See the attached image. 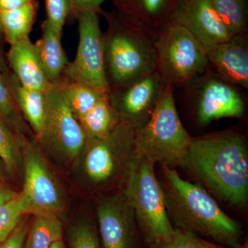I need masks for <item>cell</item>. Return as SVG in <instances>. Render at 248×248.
I'll return each instance as SVG.
<instances>
[{"mask_svg":"<svg viewBox=\"0 0 248 248\" xmlns=\"http://www.w3.org/2000/svg\"><path fill=\"white\" fill-rule=\"evenodd\" d=\"M135 134L133 127L121 122L105 138L86 140L78 159L83 177L91 187L104 190L118 185L122 190L135 157Z\"/></svg>","mask_w":248,"mask_h":248,"instance_id":"6","label":"cell"},{"mask_svg":"<svg viewBox=\"0 0 248 248\" xmlns=\"http://www.w3.org/2000/svg\"><path fill=\"white\" fill-rule=\"evenodd\" d=\"M0 118L2 119L18 136L32 140L31 136L33 133L23 118L16 102L14 77L11 72L8 74L0 73Z\"/></svg>","mask_w":248,"mask_h":248,"instance_id":"23","label":"cell"},{"mask_svg":"<svg viewBox=\"0 0 248 248\" xmlns=\"http://www.w3.org/2000/svg\"><path fill=\"white\" fill-rule=\"evenodd\" d=\"M99 15H102L107 23L103 41L110 91L154 72L156 35L117 9H102Z\"/></svg>","mask_w":248,"mask_h":248,"instance_id":"3","label":"cell"},{"mask_svg":"<svg viewBox=\"0 0 248 248\" xmlns=\"http://www.w3.org/2000/svg\"><path fill=\"white\" fill-rule=\"evenodd\" d=\"M42 37L35 45L46 76L51 84L63 76L68 59L62 45V35L52 29L46 20L42 23Z\"/></svg>","mask_w":248,"mask_h":248,"instance_id":"18","label":"cell"},{"mask_svg":"<svg viewBox=\"0 0 248 248\" xmlns=\"http://www.w3.org/2000/svg\"><path fill=\"white\" fill-rule=\"evenodd\" d=\"M181 167L221 200L246 208L248 148L243 134L230 130L192 138Z\"/></svg>","mask_w":248,"mask_h":248,"instance_id":"1","label":"cell"},{"mask_svg":"<svg viewBox=\"0 0 248 248\" xmlns=\"http://www.w3.org/2000/svg\"><path fill=\"white\" fill-rule=\"evenodd\" d=\"M14 77L15 96L18 108L36 138L40 135L45 122V91L24 87Z\"/></svg>","mask_w":248,"mask_h":248,"instance_id":"22","label":"cell"},{"mask_svg":"<svg viewBox=\"0 0 248 248\" xmlns=\"http://www.w3.org/2000/svg\"><path fill=\"white\" fill-rule=\"evenodd\" d=\"M69 248H101L94 227L88 221H81L72 227L68 235Z\"/></svg>","mask_w":248,"mask_h":248,"instance_id":"29","label":"cell"},{"mask_svg":"<svg viewBox=\"0 0 248 248\" xmlns=\"http://www.w3.org/2000/svg\"><path fill=\"white\" fill-rule=\"evenodd\" d=\"M24 140L26 139L18 136L14 130L0 118V160L9 177H19L22 174V144Z\"/></svg>","mask_w":248,"mask_h":248,"instance_id":"25","label":"cell"},{"mask_svg":"<svg viewBox=\"0 0 248 248\" xmlns=\"http://www.w3.org/2000/svg\"><path fill=\"white\" fill-rule=\"evenodd\" d=\"M9 176L6 172V170L1 160H0V182H6Z\"/></svg>","mask_w":248,"mask_h":248,"instance_id":"36","label":"cell"},{"mask_svg":"<svg viewBox=\"0 0 248 248\" xmlns=\"http://www.w3.org/2000/svg\"><path fill=\"white\" fill-rule=\"evenodd\" d=\"M179 0H111L115 9L130 16L153 33L172 21Z\"/></svg>","mask_w":248,"mask_h":248,"instance_id":"17","label":"cell"},{"mask_svg":"<svg viewBox=\"0 0 248 248\" xmlns=\"http://www.w3.org/2000/svg\"><path fill=\"white\" fill-rule=\"evenodd\" d=\"M207 67L239 88L248 89V34L233 35L208 49Z\"/></svg>","mask_w":248,"mask_h":248,"instance_id":"15","label":"cell"},{"mask_svg":"<svg viewBox=\"0 0 248 248\" xmlns=\"http://www.w3.org/2000/svg\"><path fill=\"white\" fill-rule=\"evenodd\" d=\"M45 94V122L35 141L62 161L77 160L86 144V134L53 85H50Z\"/></svg>","mask_w":248,"mask_h":248,"instance_id":"9","label":"cell"},{"mask_svg":"<svg viewBox=\"0 0 248 248\" xmlns=\"http://www.w3.org/2000/svg\"><path fill=\"white\" fill-rule=\"evenodd\" d=\"M96 211L103 248H140L138 223L122 190L101 197Z\"/></svg>","mask_w":248,"mask_h":248,"instance_id":"13","label":"cell"},{"mask_svg":"<svg viewBox=\"0 0 248 248\" xmlns=\"http://www.w3.org/2000/svg\"><path fill=\"white\" fill-rule=\"evenodd\" d=\"M51 84L55 86L63 102L78 120L93 108L103 94H105L88 85L73 81L63 76Z\"/></svg>","mask_w":248,"mask_h":248,"instance_id":"20","label":"cell"},{"mask_svg":"<svg viewBox=\"0 0 248 248\" xmlns=\"http://www.w3.org/2000/svg\"><path fill=\"white\" fill-rule=\"evenodd\" d=\"M171 22L185 27L207 50L234 35L210 0H179Z\"/></svg>","mask_w":248,"mask_h":248,"instance_id":"14","label":"cell"},{"mask_svg":"<svg viewBox=\"0 0 248 248\" xmlns=\"http://www.w3.org/2000/svg\"><path fill=\"white\" fill-rule=\"evenodd\" d=\"M29 223L28 217H24L9 237L0 244V248H23Z\"/></svg>","mask_w":248,"mask_h":248,"instance_id":"31","label":"cell"},{"mask_svg":"<svg viewBox=\"0 0 248 248\" xmlns=\"http://www.w3.org/2000/svg\"><path fill=\"white\" fill-rule=\"evenodd\" d=\"M166 87L155 71L130 84L110 90L109 100L121 122L136 130L151 118Z\"/></svg>","mask_w":248,"mask_h":248,"instance_id":"12","label":"cell"},{"mask_svg":"<svg viewBox=\"0 0 248 248\" xmlns=\"http://www.w3.org/2000/svg\"><path fill=\"white\" fill-rule=\"evenodd\" d=\"M10 71L19 84L28 89L46 91L50 83L41 63L35 43L30 37L11 45L6 54Z\"/></svg>","mask_w":248,"mask_h":248,"instance_id":"16","label":"cell"},{"mask_svg":"<svg viewBox=\"0 0 248 248\" xmlns=\"http://www.w3.org/2000/svg\"><path fill=\"white\" fill-rule=\"evenodd\" d=\"M233 35L248 33V0H210Z\"/></svg>","mask_w":248,"mask_h":248,"instance_id":"26","label":"cell"},{"mask_svg":"<svg viewBox=\"0 0 248 248\" xmlns=\"http://www.w3.org/2000/svg\"><path fill=\"white\" fill-rule=\"evenodd\" d=\"M46 18L48 23L58 34L62 35L67 18L71 16L72 6L70 0H45Z\"/></svg>","mask_w":248,"mask_h":248,"instance_id":"30","label":"cell"},{"mask_svg":"<svg viewBox=\"0 0 248 248\" xmlns=\"http://www.w3.org/2000/svg\"><path fill=\"white\" fill-rule=\"evenodd\" d=\"M108 94H103L93 108L78 119L87 140L105 138L121 122Z\"/></svg>","mask_w":248,"mask_h":248,"instance_id":"21","label":"cell"},{"mask_svg":"<svg viewBox=\"0 0 248 248\" xmlns=\"http://www.w3.org/2000/svg\"><path fill=\"white\" fill-rule=\"evenodd\" d=\"M199 77L192 81V94L196 120L201 126L221 119L242 117L246 102L239 87L220 78L208 67Z\"/></svg>","mask_w":248,"mask_h":248,"instance_id":"11","label":"cell"},{"mask_svg":"<svg viewBox=\"0 0 248 248\" xmlns=\"http://www.w3.org/2000/svg\"><path fill=\"white\" fill-rule=\"evenodd\" d=\"M161 170L165 205L174 228L225 247L244 246L241 223L228 216L203 186L183 179L175 169L161 166Z\"/></svg>","mask_w":248,"mask_h":248,"instance_id":"2","label":"cell"},{"mask_svg":"<svg viewBox=\"0 0 248 248\" xmlns=\"http://www.w3.org/2000/svg\"><path fill=\"white\" fill-rule=\"evenodd\" d=\"M155 165L135 154L122 188L135 215L140 235L148 246L167 237L174 230L155 174Z\"/></svg>","mask_w":248,"mask_h":248,"instance_id":"5","label":"cell"},{"mask_svg":"<svg viewBox=\"0 0 248 248\" xmlns=\"http://www.w3.org/2000/svg\"><path fill=\"white\" fill-rule=\"evenodd\" d=\"M35 1L36 0H0V12L18 9Z\"/></svg>","mask_w":248,"mask_h":248,"instance_id":"34","label":"cell"},{"mask_svg":"<svg viewBox=\"0 0 248 248\" xmlns=\"http://www.w3.org/2000/svg\"><path fill=\"white\" fill-rule=\"evenodd\" d=\"M24 182L19 197L26 215L61 217L66 208L64 192L35 140L22 144Z\"/></svg>","mask_w":248,"mask_h":248,"instance_id":"8","label":"cell"},{"mask_svg":"<svg viewBox=\"0 0 248 248\" xmlns=\"http://www.w3.org/2000/svg\"><path fill=\"white\" fill-rule=\"evenodd\" d=\"M79 42L76 58L68 62L63 76L91 86L102 94L110 93L104 62L103 32L99 14L94 11L77 15Z\"/></svg>","mask_w":248,"mask_h":248,"instance_id":"10","label":"cell"},{"mask_svg":"<svg viewBox=\"0 0 248 248\" xmlns=\"http://www.w3.org/2000/svg\"><path fill=\"white\" fill-rule=\"evenodd\" d=\"M148 248H229L201 237L184 230L174 228L172 234L159 242L151 245ZM241 248H248L244 244Z\"/></svg>","mask_w":248,"mask_h":248,"instance_id":"27","label":"cell"},{"mask_svg":"<svg viewBox=\"0 0 248 248\" xmlns=\"http://www.w3.org/2000/svg\"><path fill=\"white\" fill-rule=\"evenodd\" d=\"M0 38H3L1 32H0ZM0 73H4V74L11 73L6 61V55H4L1 44H0Z\"/></svg>","mask_w":248,"mask_h":248,"instance_id":"35","label":"cell"},{"mask_svg":"<svg viewBox=\"0 0 248 248\" xmlns=\"http://www.w3.org/2000/svg\"><path fill=\"white\" fill-rule=\"evenodd\" d=\"M155 71L173 89L190 84L208 65L207 48L180 24L171 22L156 35Z\"/></svg>","mask_w":248,"mask_h":248,"instance_id":"7","label":"cell"},{"mask_svg":"<svg viewBox=\"0 0 248 248\" xmlns=\"http://www.w3.org/2000/svg\"><path fill=\"white\" fill-rule=\"evenodd\" d=\"M192 138L178 114L174 89L167 86L151 118L135 130V153L155 164L175 169L182 166Z\"/></svg>","mask_w":248,"mask_h":248,"instance_id":"4","label":"cell"},{"mask_svg":"<svg viewBox=\"0 0 248 248\" xmlns=\"http://www.w3.org/2000/svg\"><path fill=\"white\" fill-rule=\"evenodd\" d=\"M50 248H66V245H65L64 242H63V239H62L54 243Z\"/></svg>","mask_w":248,"mask_h":248,"instance_id":"37","label":"cell"},{"mask_svg":"<svg viewBox=\"0 0 248 248\" xmlns=\"http://www.w3.org/2000/svg\"><path fill=\"white\" fill-rule=\"evenodd\" d=\"M18 195L19 192L8 185L6 182H0V205L14 200Z\"/></svg>","mask_w":248,"mask_h":248,"instance_id":"33","label":"cell"},{"mask_svg":"<svg viewBox=\"0 0 248 248\" xmlns=\"http://www.w3.org/2000/svg\"><path fill=\"white\" fill-rule=\"evenodd\" d=\"M61 218L51 215H33L23 248H50L62 239Z\"/></svg>","mask_w":248,"mask_h":248,"instance_id":"24","label":"cell"},{"mask_svg":"<svg viewBox=\"0 0 248 248\" xmlns=\"http://www.w3.org/2000/svg\"><path fill=\"white\" fill-rule=\"evenodd\" d=\"M38 9L36 0L18 9L0 12V32L4 41L11 46L29 37Z\"/></svg>","mask_w":248,"mask_h":248,"instance_id":"19","label":"cell"},{"mask_svg":"<svg viewBox=\"0 0 248 248\" xmlns=\"http://www.w3.org/2000/svg\"><path fill=\"white\" fill-rule=\"evenodd\" d=\"M111 0H70L72 6L71 16L76 17L81 13L94 11L98 14L102 10V5Z\"/></svg>","mask_w":248,"mask_h":248,"instance_id":"32","label":"cell"},{"mask_svg":"<svg viewBox=\"0 0 248 248\" xmlns=\"http://www.w3.org/2000/svg\"><path fill=\"white\" fill-rule=\"evenodd\" d=\"M25 216L19 195L0 205V244L9 237Z\"/></svg>","mask_w":248,"mask_h":248,"instance_id":"28","label":"cell"}]
</instances>
